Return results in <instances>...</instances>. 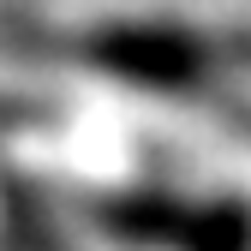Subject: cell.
<instances>
[{
	"label": "cell",
	"instance_id": "6da1fadb",
	"mask_svg": "<svg viewBox=\"0 0 251 251\" xmlns=\"http://www.w3.org/2000/svg\"><path fill=\"white\" fill-rule=\"evenodd\" d=\"M90 60L102 72L138 84V90H203L222 72V42L198 36V30H174V24H126L102 30L90 42Z\"/></svg>",
	"mask_w": 251,
	"mask_h": 251
}]
</instances>
